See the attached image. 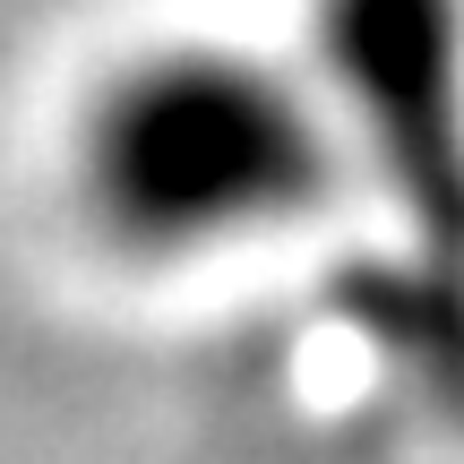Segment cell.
Wrapping results in <instances>:
<instances>
[{"label":"cell","mask_w":464,"mask_h":464,"mask_svg":"<svg viewBox=\"0 0 464 464\" xmlns=\"http://www.w3.org/2000/svg\"><path fill=\"white\" fill-rule=\"evenodd\" d=\"M78 207L130 258H198L216 241L327 207V138L293 78L207 44L130 61L78 121Z\"/></svg>","instance_id":"cell-1"},{"label":"cell","mask_w":464,"mask_h":464,"mask_svg":"<svg viewBox=\"0 0 464 464\" xmlns=\"http://www.w3.org/2000/svg\"><path fill=\"white\" fill-rule=\"evenodd\" d=\"M318 26L430 276H464V0H318Z\"/></svg>","instance_id":"cell-2"}]
</instances>
